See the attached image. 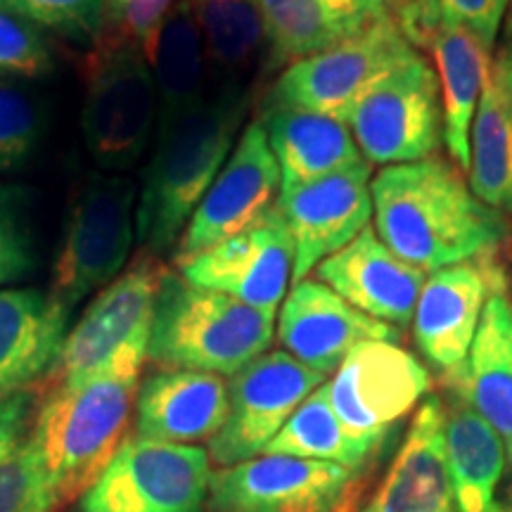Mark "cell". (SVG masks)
Listing matches in <instances>:
<instances>
[{
  "mask_svg": "<svg viewBox=\"0 0 512 512\" xmlns=\"http://www.w3.org/2000/svg\"><path fill=\"white\" fill-rule=\"evenodd\" d=\"M375 233L422 273L482 259L505 238V223L441 159L384 166L373 181Z\"/></svg>",
  "mask_w": 512,
  "mask_h": 512,
  "instance_id": "obj_1",
  "label": "cell"
},
{
  "mask_svg": "<svg viewBox=\"0 0 512 512\" xmlns=\"http://www.w3.org/2000/svg\"><path fill=\"white\" fill-rule=\"evenodd\" d=\"M247 105L245 86H216L181 117L157 126L136 204V240L143 252L162 256L178 245L197 204L228 162Z\"/></svg>",
  "mask_w": 512,
  "mask_h": 512,
  "instance_id": "obj_2",
  "label": "cell"
},
{
  "mask_svg": "<svg viewBox=\"0 0 512 512\" xmlns=\"http://www.w3.org/2000/svg\"><path fill=\"white\" fill-rule=\"evenodd\" d=\"M150 330L121 347L105 368L76 384H55L34 415V446L60 501L95 482L131 420Z\"/></svg>",
  "mask_w": 512,
  "mask_h": 512,
  "instance_id": "obj_3",
  "label": "cell"
},
{
  "mask_svg": "<svg viewBox=\"0 0 512 512\" xmlns=\"http://www.w3.org/2000/svg\"><path fill=\"white\" fill-rule=\"evenodd\" d=\"M275 313L190 285L166 268L152 309L147 361L197 373H240L273 342Z\"/></svg>",
  "mask_w": 512,
  "mask_h": 512,
  "instance_id": "obj_4",
  "label": "cell"
},
{
  "mask_svg": "<svg viewBox=\"0 0 512 512\" xmlns=\"http://www.w3.org/2000/svg\"><path fill=\"white\" fill-rule=\"evenodd\" d=\"M159 117L157 86L145 48L102 34L86 67L81 133L102 169H128L145 155Z\"/></svg>",
  "mask_w": 512,
  "mask_h": 512,
  "instance_id": "obj_5",
  "label": "cell"
},
{
  "mask_svg": "<svg viewBox=\"0 0 512 512\" xmlns=\"http://www.w3.org/2000/svg\"><path fill=\"white\" fill-rule=\"evenodd\" d=\"M136 183L91 174L69 204L53 266V297L67 309L124 271L136 240Z\"/></svg>",
  "mask_w": 512,
  "mask_h": 512,
  "instance_id": "obj_6",
  "label": "cell"
},
{
  "mask_svg": "<svg viewBox=\"0 0 512 512\" xmlns=\"http://www.w3.org/2000/svg\"><path fill=\"white\" fill-rule=\"evenodd\" d=\"M209 460L200 446L124 439L83 491L79 512H202Z\"/></svg>",
  "mask_w": 512,
  "mask_h": 512,
  "instance_id": "obj_7",
  "label": "cell"
},
{
  "mask_svg": "<svg viewBox=\"0 0 512 512\" xmlns=\"http://www.w3.org/2000/svg\"><path fill=\"white\" fill-rule=\"evenodd\" d=\"M415 53L389 8L335 48L292 62L273 88V107L325 114L347 124L356 100Z\"/></svg>",
  "mask_w": 512,
  "mask_h": 512,
  "instance_id": "obj_8",
  "label": "cell"
},
{
  "mask_svg": "<svg viewBox=\"0 0 512 512\" xmlns=\"http://www.w3.org/2000/svg\"><path fill=\"white\" fill-rule=\"evenodd\" d=\"M347 126L356 145L375 164H413L439 147L441 91L430 62L420 53L377 79L356 105Z\"/></svg>",
  "mask_w": 512,
  "mask_h": 512,
  "instance_id": "obj_9",
  "label": "cell"
},
{
  "mask_svg": "<svg viewBox=\"0 0 512 512\" xmlns=\"http://www.w3.org/2000/svg\"><path fill=\"white\" fill-rule=\"evenodd\" d=\"M328 384L332 411L351 437L380 448L394 422L408 415L432 389L427 368L396 347L368 339L349 351Z\"/></svg>",
  "mask_w": 512,
  "mask_h": 512,
  "instance_id": "obj_10",
  "label": "cell"
},
{
  "mask_svg": "<svg viewBox=\"0 0 512 512\" xmlns=\"http://www.w3.org/2000/svg\"><path fill=\"white\" fill-rule=\"evenodd\" d=\"M323 380V375L287 351L254 358L230 377L228 415L221 430L209 439V458L221 470L259 458Z\"/></svg>",
  "mask_w": 512,
  "mask_h": 512,
  "instance_id": "obj_11",
  "label": "cell"
},
{
  "mask_svg": "<svg viewBox=\"0 0 512 512\" xmlns=\"http://www.w3.org/2000/svg\"><path fill=\"white\" fill-rule=\"evenodd\" d=\"M358 472L268 453L211 475L209 512H342Z\"/></svg>",
  "mask_w": 512,
  "mask_h": 512,
  "instance_id": "obj_12",
  "label": "cell"
},
{
  "mask_svg": "<svg viewBox=\"0 0 512 512\" xmlns=\"http://www.w3.org/2000/svg\"><path fill=\"white\" fill-rule=\"evenodd\" d=\"M176 268L190 285L275 313L294 268V242L283 211L273 204L252 226Z\"/></svg>",
  "mask_w": 512,
  "mask_h": 512,
  "instance_id": "obj_13",
  "label": "cell"
},
{
  "mask_svg": "<svg viewBox=\"0 0 512 512\" xmlns=\"http://www.w3.org/2000/svg\"><path fill=\"white\" fill-rule=\"evenodd\" d=\"M164 273L166 266L159 256L140 252L138 259L95 297L67 335L53 370L55 384L88 380L105 368L126 342L150 330Z\"/></svg>",
  "mask_w": 512,
  "mask_h": 512,
  "instance_id": "obj_14",
  "label": "cell"
},
{
  "mask_svg": "<svg viewBox=\"0 0 512 512\" xmlns=\"http://www.w3.org/2000/svg\"><path fill=\"white\" fill-rule=\"evenodd\" d=\"M278 188L280 169L266 128L261 121H252L190 216L176 245V266L252 226L273 207Z\"/></svg>",
  "mask_w": 512,
  "mask_h": 512,
  "instance_id": "obj_15",
  "label": "cell"
},
{
  "mask_svg": "<svg viewBox=\"0 0 512 512\" xmlns=\"http://www.w3.org/2000/svg\"><path fill=\"white\" fill-rule=\"evenodd\" d=\"M370 176L373 169L363 159L339 174L318 178L280 195L278 207L294 242V285L306 280L313 268L368 228L373 216Z\"/></svg>",
  "mask_w": 512,
  "mask_h": 512,
  "instance_id": "obj_16",
  "label": "cell"
},
{
  "mask_svg": "<svg viewBox=\"0 0 512 512\" xmlns=\"http://www.w3.org/2000/svg\"><path fill=\"white\" fill-rule=\"evenodd\" d=\"M505 290V275L486 256L434 271L415 311V342L434 368L456 377L475 342L486 299Z\"/></svg>",
  "mask_w": 512,
  "mask_h": 512,
  "instance_id": "obj_17",
  "label": "cell"
},
{
  "mask_svg": "<svg viewBox=\"0 0 512 512\" xmlns=\"http://www.w3.org/2000/svg\"><path fill=\"white\" fill-rule=\"evenodd\" d=\"M278 339L292 358L328 377L356 344L368 339L396 342L399 330L354 309L320 280H302L287 294Z\"/></svg>",
  "mask_w": 512,
  "mask_h": 512,
  "instance_id": "obj_18",
  "label": "cell"
},
{
  "mask_svg": "<svg viewBox=\"0 0 512 512\" xmlns=\"http://www.w3.org/2000/svg\"><path fill=\"white\" fill-rule=\"evenodd\" d=\"M318 278L354 309L392 328L411 323L425 287V273L399 259L370 226L318 264Z\"/></svg>",
  "mask_w": 512,
  "mask_h": 512,
  "instance_id": "obj_19",
  "label": "cell"
},
{
  "mask_svg": "<svg viewBox=\"0 0 512 512\" xmlns=\"http://www.w3.org/2000/svg\"><path fill=\"white\" fill-rule=\"evenodd\" d=\"M228 415V384L221 375L159 368L140 382L136 434L162 444L211 439Z\"/></svg>",
  "mask_w": 512,
  "mask_h": 512,
  "instance_id": "obj_20",
  "label": "cell"
},
{
  "mask_svg": "<svg viewBox=\"0 0 512 512\" xmlns=\"http://www.w3.org/2000/svg\"><path fill=\"white\" fill-rule=\"evenodd\" d=\"M69 311L34 287L0 290V399L53 375L69 335Z\"/></svg>",
  "mask_w": 512,
  "mask_h": 512,
  "instance_id": "obj_21",
  "label": "cell"
},
{
  "mask_svg": "<svg viewBox=\"0 0 512 512\" xmlns=\"http://www.w3.org/2000/svg\"><path fill=\"white\" fill-rule=\"evenodd\" d=\"M361 512H453L446 406L439 396H430L418 408L392 470Z\"/></svg>",
  "mask_w": 512,
  "mask_h": 512,
  "instance_id": "obj_22",
  "label": "cell"
},
{
  "mask_svg": "<svg viewBox=\"0 0 512 512\" xmlns=\"http://www.w3.org/2000/svg\"><path fill=\"white\" fill-rule=\"evenodd\" d=\"M422 46L432 48L439 67L441 117L448 155L470 171V131L491 69V50L463 24L439 17Z\"/></svg>",
  "mask_w": 512,
  "mask_h": 512,
  "instance_id": "obj_23",
  "label": "cell"
},
{
  "mask_svg": "<svg viewBox=\"0 0 512 512\" xmlns=\"http://www.w3.org/2000/svg\"><path fill=\"white\" fill-rule=\"evenodd\" d=\"M271 67L292 64L356 36L384 5L373 0H259Z\"/></svg>",
  "mask_w": 512,
  "mask_h": 512,
  "instance_id": "obj_24",
  "label": "cell"
},
{
  "mask_svg": "<svg viewBox=\"0 0 512 512\" xmlns=\"http://www.w3.org/2000/svg\"><path fill=\"white\" fill-rule=\"evenodd\" d=\"M264 128L280 169V195L363 162L349 126L325 114L273 107Z\"/></svg>",
  "mask_w": 512,
  "mask_h": 512,
  "instance_id": "obj_25",
  "label": "cell"
},
{
  "mask_svg": "<svg viewBox=\"0 0 512 512\" xmlns=\"http://www.w3.org/2000/svg\"><path fill=\"white\" fill-rule=\"evenodd\" d=\"M448 382L494 427L512 460V306L505 290L486 299L465 368Z\"/></svg>",
  "mask_w": 512,
  "mask_h": 512,
  "instance_id": "obj_26",
  "label": "cell"
},
{
  "mask_svg": "<svg viewBox=\"0 0 512 512\" xmlns=\"http://www.w3.org/2000/svg\"><path fill=\"white\" fill-rule=\"evenodd\" d=\"M446 406V460L456 512H501L496 489L505 472V444L463 394Z\"/></svg>",
  "mask_w": 512,
  "mask_h": 512,
  "instance_id": "obj_27",
  "label": "cell"
},
{
  "mask_svg": "<svg viewBox=\"0 0 512 512\" xmlns=\"http://www.w3.org/2000/svg\"><path fill=\"white\" fill-rule=\"evenodd\" d=\"M157 86V126L181 117L207 95V55L190 0H176L145 43Z\"/></svg>",
  "mask_w": 512,
  "mask_h": 512,
  "instance_id": "obj_28",
  "label": "cell"
},
{
  "mask_svg": "<svg viewBox=\"0 0 512 512\" xmlns=\"http://www.w3.org/2000/svg\"><path fill=\"white\" fill-rule=\"evenodd\" d=\"M29 392L0 399V512H53L60 505L34 446Z\"/></svg>",
  "mask_w": 512,
  "mask_h": 512,
  "instance_id": "obj_29",
  "label": "cell"
},
{
  "mask_svg": "<svg viewBox=\"0 0 512 512\" xmlns=\"http://www.w3.org/2000/svg\"><path fill=\"white\" fill-rule=\"evenodd\" d=\"M216 86H245L266 46L259 0H190Z\"/></svg>",
  "mask_w": 512,
  "mask_h": 512,
  "instance_id": "obj_30",
  "label": "cell"
},
{
  "mask_svg": "<svg viewBox=\"0 0 512 512\" xmlns=\"http://www.w3.org/2000/svg\"><path fill=\"white\" fill-rule=\"evenodd\" d=\"M470 190L498 214L512 211V117L491 69L470 131Z\"/></svg>",
  "mask_w": 512,
  "mask_h": 512,
  "instance_id": "obj_31",
  "label": "cell"
},
{
  "mask_svg": "<svg viewBox=\"0 0 512 512\" xmlns=\"http://www.w3.org/2000/svg\"><path fill=\"white\" fill-rule=\"evenodd\" d=\"M375 451V446L354 439L344 430L332 411L325 382L292 413L283 430L266 446V453L325 460V463H337L354 472H361V467L375 456Z\"/></svg>",
  "mask_w": 512,
  "mask_h": 512,
  "instance_id": "obj_32",
  "label": "cell"
},
{
  "mask_svg": "<svg viewBox=\"0 0 512 512\" xmlns=\"http://www.w3.org/2000/svg\"><path fill=\"white\" fill-rule=\"evenodd\" d=\"M46 128L36 95L0 76V171H12L34 155Z\"/></svg>",
  "mask_w": 512,
  "mask_h": 512,
  "instance_id": "obj_33",
  "label": "cell"
},
{
  "mask_svg": "<svg viewBox=\"0 0 512 512\" xmlns=\"http://www.w3.org/2000/svg\"><path fill=\"white\" fill-rule=\"evenodd\" d=\"M0 8L76 43L95 46L107 29V0H0Z\"/></svg>",
  "mask_w": 512,
  "mask_h": 512,
  "instance_id": "obj_34",
  "label": "cell"
},
{
  "mask_svg": "<svg viewBox=\"0 0 512 512\" xmlns=\"http://www.w3.org/2000/svg\"><path fill=\"white\" fill-rule=\"evenodd\" d=\"M27 209V190L0 183V287L29 278L36 268Z\"/></svg>",
  "mask_w": 512,
  "mask_h": 512,
  "instance_id": "obj_35",
  "label": "cell"
},
{
  "mask_svg": "<svg viewBox=\"0 0 512 512\" xmlns=\"http://www.w3.org/2000/svg\"><path fill=\"white\" fill-rule=\"evenodd\" d=\"M53 72V53L43 31L0 8V76L3 79H41Z\"/></svg>",
  "mask_w": 512,
  "mask_h": 512,
  "instance_id": "obj_36",
  "label": "cell"
},
{
  "mask_svg": "<svg viewBox=\"0 0 512 512\" xmlns=\"http://www.w3.org/2000/svg\"><path fill=\"white\" fill-rule=\"evenodd\" d=\"M437 3L441 17L463 24L491 50L512 0H437Z\"/></svg>",
  "mask_w": 512,
  "mask_h": 512,
  "instance_id": "obj_37",
  "label": "cell"
},
{
  "mask_svg": "<svg viewBox=\"0 0 512 512\" xmlns=\"http://www.w3.org/2000/svg\"><path fill=\"white\" fill-rule=\"evenodd\" d=\"M176 0H107V22L114 31L145 46Z\"/></svg>",
  "mask_w": 512,
  "mask_h": 512,
  "instance_id": "obj_38",
  "label": "cell"
},
{
  "mask_svg": "<svg viewBox=\"0 0 512 512\" xmlns=\"http://www.w3.org/2000/svg\"><path fill=\"white\" fill-rule=\"evenodd\" d=\"M508 12L510 15L505 19L501 46H498L496 60L491 62V76L498 83V91H501L505 107L512 117V8Z\"/></svg>",
  "mask_w": 512,
  "mask_h": 512,
  "instance_id": "obj_39",
  "label": "cell"
},
{
  "mask_svg": "<svg viewBox=\"0 0 512 512\" xmlns=\"http://www.w3.org/2000/svg\"><path fill=\"white\" fill-rule=\"evenodd\" d=\"M373 3H377V5H384V8H387L389 0H373Z\"/></svg>",
  "mask_w": 512,
  "mask_h": 512,
  "instance_id": "obj_40",
  "label": "cell"
}]
</instances>
